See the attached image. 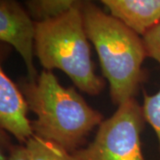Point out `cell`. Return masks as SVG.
<instances>
[{
  "label": "cell",
  "instance_id": "1",
  "mask_svg": "<svg viewBox=\"0 0 160 160\" xmlns=\"http://www.w3.org/2000/svg\"><path fill=\"white\" fill-rule=\"evenodd\" d=\"M21 89L29 108L36 115L34 134L75 152L89 132L102 122V116L89 106L74 88L62 86L50 70H43L34 82Z\"/></svg>",
  "mask_w": 160,
  "mask_h": 160
},
{
  "label": "cell",
  "instance_id": "2",
  "mask_svg": "<svg viewBox=\"0 0 160 160\" xmlns=\"http://www.w3.org/2000/svg\"><path fill=\"white\" fill-rule=\"evenodd\" d=\"M88 39L93 44L109 85L112 102L119 106L133 98L142 78L147 52L142 38L119 19L88 1L80 2Z\"/></svg>",
  "mask_w": 160,
  "mask_h": 160
},
{
  "label": "cell",
  "instance_id": "3",
  "mask_svg": "<svg viewBox=\"0 0 160 160\" xmlns=\"http://www.w3.org/2000/svg\"><path fill=\"white\" fill-rule=\"evenodd\" d=\"M35 48L46 70L61 69L90 95L102 91L104 81L94 73L79 3L57 17L36 22Z\"/></svg>",
  "mask_w": 160,
  "mask_h": 160
},
{
  "label": "cell",
  "instance_id": "4",
  "mask_svg": "<svg viewBox=\"0 0 160 160\" xmlns=\"http://www.w3.org/2000/svg\"><path fill=\"white\" fill-rule=\"evenodd\" d=\"M144 121L142 107L132 98L103 120L93 140L74 153L81 160H146L141 142Z\"/></svg>",
  "mask_w": 160,
  "mask_h": 160
},
{
  "label": "cell",
  "instance_id": "5",
  "mask_svg": "<svg viewBox=\"0 0 160 160\" xmlns=\"http://www.w3.org/2000/svg\"><path fill=\"white\" fill-rule=\"evenodd\" d=\"M0 39L15 48L25 63L29 81L38 74L35 68L36 23L16 0H0Z\"/></svg>",
  "mask_w": 160,
  "mask_h": 160
},
{
  "label": "cell",
  "instance_id": "6",
  "mask_svg": "<svg viewBox=\"0 0 160 160\" xmlns=\"http://www.w3.org/2000/svg\"><path fill=\"white\" fill-rule=\"evenodd\" d=\"M28 109L22 92L1 69L0 126L22 143H26L35 135L32 123L27 117Z\"/></svg>",
  "mask_w": 160,
  "mask_h": 160
},
{
  "label": "cell",
  "instance_id": "7",
  "mask_svg": "<svg viewBox=\"0 0 160 160\" xmlns=\"http://www.w3.org/2000/svg\"><path fill=\"white\" fill-rule=\"evenodd\" d=\"M111 12L139 35L160 22V0H101Z\"/></svg>",
  "mask_w": 160,
  "mask_h": 160
},
{
  "label": "cell",
  "instance_id": "8",
  "mask_svg": "<svg viewBox=\"0 0 160 160\" xmlns=\"http://www.w3.org/2000/svg\"><path fill=\"white\" fill-rule=\"evenodd\" d=\"M24 146L29 160H81L74 152H69L56 143L36 135L30 138Z\"/></svg>",
  "mask_w": 160,
  "mask_h": 160
},
{
  "label": "cell",
  "instance_id": "9",
  "mask_svg": "<svg viewBox=\"0 0 160 160\" xmlns=\"http://www.w3.org/2000/svg\"><path fill=\"white\" fill-rule=\"evenodd\" d=\"M85 1L90 0H29L28 6L30 14L41 22L57 17Z\"/></svg>",
  "mask_w": 160,
  "mask_h": 160
},
{
  "label": "cell",
  "instance_id": "10",
  "mask_svg": "<svg viewBox=\"0 0 160 160\" xmlns=\"http://www.w3.org/2000/svg\"><path fill=\"white\" fill-rule=\"evenodd\" d=\"M142 111L144 119L153 128L158 137L160 150V89L152 95L144 93Z\"/></svg>",
  "mask_w": 160,
  "mask_h": 160
},
{
  "label": "cell",
  "instance_id": "11",
  "mask_svg": "<svg viewBox=\"0 0 160 160\" xmlns=\"http://www.w3.org/2000/svg\"><path fill=\"white\" fill-rule=\"evenodd\" d=\"M147 56L160 64V22L149 29L142 36Z\"/></svg>",
  "mask_w": 160,
  "mask_h": 160
},
{
  "label": "cell",
  "instance_id": "12",
  "mask_svg": "<svg viewBox=\"0 0 160 160\" xmlns=\"http://www.w3.org/2000/svg\"><path fill=\"white\" fill-rule=\"evenodd\" d=\"M8 160H29V154L25 146H14L8 155Z\"/></svg>",
  "mask_w": 160,
  "mask_h": 160
}]
</instances>
